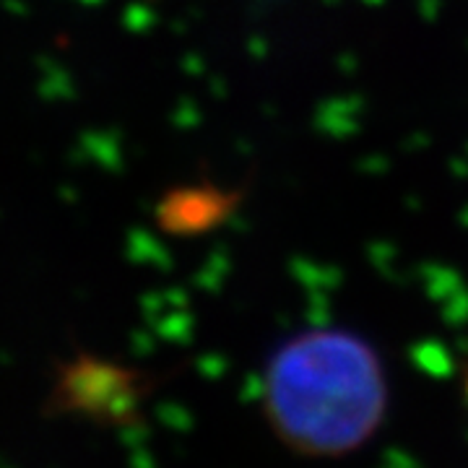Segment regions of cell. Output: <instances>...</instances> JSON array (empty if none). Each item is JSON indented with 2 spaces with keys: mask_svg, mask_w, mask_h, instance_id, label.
<instances>
[{
  "mask_svg": "<svg viewBox=\"0 0 468 468\" xmlns=\"http://www.w3.org/2000/svg\"><path fill=\"white\" fill-rule=\"evenodd\" d=\"M268 403L276 424L304 448H344L383 411L375 351L346 331H310L271 359Z\"/></svg>",
  "mask_w": 468,
  "mask_h": 468,
  "instance_id": "1",
  "label": "cell"
},
{
  "mask_svg": "<svg viewBox=\"0 0 468 468\" xmlns=\"http://www.w3.org/2000/svg\"><path fill=\"white\" fill-rule=\"evenodd\" d=\"M133 383L135 375L128 369L94 356H79L60 372L55 399L73 411L117 419L133 403Z\"/></svg>",
  "mask_w": 468,
  "mask_h": 468,
  "instance_id": "2",
  "label": "cell"
},
{
  "mask_svg": "<svg viewBox=\"0 0 468 468\" xmlns=\"http://www.w3.org/2000/svg\"><path fill=\"white\" fill-rule=\"evenodd\" d=\"M242 203L239 190L218 187L214 183L177 185L167 190L156 208V227L169 237L193 239L224 227Z\"/></svg>",
  "mask_w": 468,
  "mask_h": 468,
  "instance_id": "3",
  "label": "cell"
}]
</instances>
